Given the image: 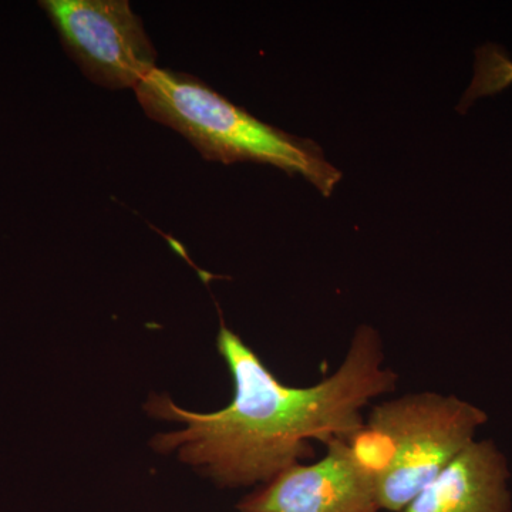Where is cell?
Wrapping results in <instances>:
<instances>
[{
    "mask_svg": "<svg viewBox=\"0 0 512 512\" xmlns=\"http://www.w3.org/2000/svg\"><path fill=\"white\" fill-rule=\"evenodd\" d=\"M217 349L234 380V397L224 409L198 413L153 394L147 413L183 423L158 434V453H177L221 487L266 484L313 456L312 440L346 439L363 423L362 409L396 389L397 375L384 366L383 343L372 326L356 329L342 365L311 387L276 379L261 357L221 322Z\"/></svg>",
    "mask_w": 512,
    "mask_h": 512,
    "instance_id": "cell-1",
    "label": "cell"
},
{
    "mask_svg": "<svg viewBox=\"0 0 512 512\" xmlns=\"http://www.w3.org/2000/svg\"><path fill=\"white\" fill-rule=\"evenodd\" d=\"M487 420L484 410L454 394H406L376 404L345 444L376 481L380 510L403 512Z\"/></svg>",
    "mask_w": 512,
    "mask_h": 512,
    "instance_id": "cell-2",
    "label": "cell"
},
{
    "mask_svg": "<svg viewBox=\"0 0 512 512\" xmlns=\"http://www.w3.org/2000/svg\"><path fill=\"white\" fill-rule=\"evenodd\" d=\"M134 92L150 119L173 128L208 160L274 165L301 174L326 198L342 180L315 141L269 126L188 74L157 67Z\"/></svg>",
    "mask_w": 512,
    "mask_h": 512,
    "instance_id": "cell-3",
    "label": "cell"
},
{
    "mask_svg": "<svg viewBox=\"0 0 512 512\" xmlns=\"http://www.w3.org/2000/svg\"><path fill=\"white\" fill-rule=\"evenodd\" d=\"M64 49L107 89H136L157 69V52L127 0H45Z\"/></svg>",
    "mask_w": 512,
    "mask_h": 512,
    "instance_id": "cell-4",
    "label": "cell"
},
{
    "mask_svg": "<svg viewBox=\"0 0 512 512\" xmlns=\"http://www.w3.org/2000/svg\"><path fill=\"white\" fill-rule=\"evenodd\" d=\"M316 463H296L238 504L239 512H380L375 484L340 439Z\"/></svg>",
    "mask_w": 512,
    "mask_h": 512,
    "instance_id": "cell-5",
    "label": "cell"
},
{
    "mask_svg": "<svg viewBox=\"0 0 512 512\" xmlns=\"http://www.w3.org/2000/svg\"><path fill=\"white\" fill-rule=\"evenodd\" d=\"M507 458L493 440H474L403 512H511Z\"/></svg>",
    "mask_w": 512,
    "mask_h": 512,
    "instance_id": "cell-6",
    "label": "cell"
},
{
    "mask_svg": "<svg viewBox=\"0 0 512 512\" xmlns=\"http://www.w3.org/2000/svg\"><path fill=\"white\" fill-rule=\"evenodd\" d=\"M512 84V62L500 47L484 46L477 52L476 76L464 96L463 107L470 106L480 97L491 96Z\"/></svg>",
    "mask_w": 512,
    "mask_h": 512,
    "instance_id": "cell-7",
    "label": "cell"
}]
</instances>
